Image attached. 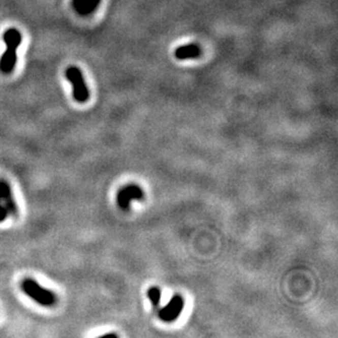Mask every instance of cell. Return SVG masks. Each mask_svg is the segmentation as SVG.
Here are the masks:
<instances>
[{"label": "cell", "mask_w": 338, "mask_h": 338, "mask_svg": "<svg viewBox=\"0 0 338 338\" xmlns=\"http://www.w3.org/2000/svg\"><path fill=\"white\" fill-rule=\"evenodd\" d=\"M4 42L7 49L0 58V70L4 74H10L16 67L17 49L22 42V37L17 28L11 27L4 33Z\"/></svg>", "instance_id": "cell-1"}, {"label": "cell", "mask_w": 338, "mask_h": 338, "mask_svg": "<svg viewBox=\"0 0 338 338\" xmlns=\"http://www.w3.org/2000/svg\"><path fill=\"white\" fill-rule=\"evenodd\" d=\"M21 289L27 297L38 302L42 306H53L57 302L56 294L52 290L43 288L37 280L32 278L23 279L22 283H21Z\"/></svg>", "instance_id": "cell-2"}, {"label": "cell", "mask_w": 338, "mask_h": 338, "mask_svg": "<svg viewBox=\"0 0 338 338\" xmlns=\"http://www.w3.org/2000/svg\"><path fill=\"white\" fill-rule=\"evenodd\" d=\"M65 76L70 81L73 85V96L74 99L78 103H85L90 98L89 89L87 84L84 82V79L82 73L78 67L76 66H69L66 71H65Z\"/></svg>", "instance_id": "cell-3"}, {"label": "cell", "mask_w": 338, "mask_h": 338, "mask_svg": "<svg viewBox=\"0 0 338 338\" xmlns=\"http://www.w3.org/2000/svg\"><path fill=\"white\" fill-rule=\"evenodd\" d=\"M143 192L138 185H127L120 189L117 193L116 201L121 210H129V206L133 200H142Z\"/></svg>", "instance_id": "cell-4"}, {"label": "cell", "mask_w": 338, "mask_h": 338, "mask_svg": "<svg viewBox=\"0 0 338 338\" xmlns=\"http://www.w3.org/2000/svg\"><path fill=\"white\" fill-rule=\"evenodd\" d=\"M184 308V300L181 296H175L170 300L169 303L161 309L159 312V318L167 323L174 322L179 315H181Z\"/></svg>", "instance_id": "cell-5"}, {"label": "cell", "mask_w": 338, "mask_h": 338, "mask_svg": "<svg viewBox=\"0 0 338 338\" xmlns=\"http://www.w3.org/2000/svg\"><path fill=\"white\" fill-rule=\"evenodd\" d=\"M0 197L4 203L8 214L17 217L18 216V205L12 195V190L10 184L6 179H0Z\"/></svg>", "instance_id": "cell-6"}, {"label": "cell", "mask_w": 338, "mask_h": 338, "mask_svg": "<svg viewBox=\"0 0 338 338\" xmlns=\"http://www.w3.org/2000/svg\"><path fill=\"white\" fill-rule=\"evenodd\" d=\"M201 54H203V50H201V47L197 44H188L179 46L175 49L174 53L176 58L181 60L198 58L199 56H201Z\"/></svg>", "instance_id": "cell-7"}, {"label": "cell", "mask_w": 338, "mask_h": 338, "mask_svg": "<svg viewBox=\"0 0 338 338\" xmlns=\"http://www.w3.org/2000/svg\"><path fill=\"white\" fill-rule=\"evenodd\" d=\"M101 3V0H73L74 9L80 16H89L95 12Z\"/></svg>", "instance_id": "cell-8"}, {"label": "cell", "mask_w": 338, "mask_h": 338, "mask_svg": "<svg viewBox=\"0 0 338 338\" xmlns=\"http://www.w3.org/2000/svg\"><path fill=\"white\" fill-rule=\"evenodd\" d=\"M148 298L150 299L151 303L155 308H157L159 305V302H160V298H161V291L159 288H157V287H152V288H150L148 290Z\"/></svg>", "instance_id": "cell-9"}, {"label": "cell", "mask_w": 338, "mask_h": 338, "mask_svg": "<svg viewBox=\"0 0 338 338\" xmlns=\"http://www.w3.org/2000/svg\"><path fill=\"white\" fill-rule=\"evenodd\" d=\"M7 217H8V212H7L2 197H0V224L4 222L7 219Z\"/></svg>", "instance_id": "cell-10"}]
</instances>
